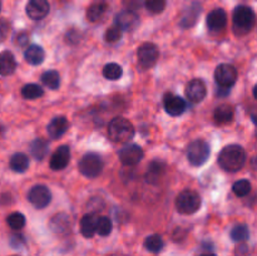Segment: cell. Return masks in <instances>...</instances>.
I'll return each instance as SVG.
<instances>
[{
	"label": "cell",
	"mask_w": 257,
	"mask_h": 256,
	"mask_svg": "<svg viewBox=\"0 0 257 256\" xmlns=\"http://www.w3.org/2000/svg\"><path fill=\"white\" fill-rule=\"evenodd\" d=\"M245 162L246 152L238 145L226 146L218 155V163L227 172H237L245 166Z\"/></svg>",
	"instance_id": "1"
},
{
	"label": "cell",
	"mask_w": 257,
	"mask_h": 256,
	"mask_svg": "<svg viewBox=\"0 0 257 256\" xmlns=\"http://www.w3.org/2000/svg\"><path fill=\"white\" fill-rule=\"evenodd\" d=\"M256 14L251 8L246 5H240L233 10L232 29L237 37H243L248 34L255 27Z\"/></svg>",
	"instance_id": "2"
},
{
	"label": "cell",
	"mask_w": 257,
	"mask_h": 256,
	"mask_svg": "<svg viewBox=\"0 0 257 256\" xmlns=\"http://www.w3.org/2000/svg\"><path fill=\"white\" fill-rule=\"evenodd\" d=\"M108 136L113 142H130L135 137V127L127 118L115 117L108 125Z\"/></svg>",
	"instance_id": "3"
},
{
	"label": "cell",
	"mask_w": 257,
	"mask_h": 256,
	"mask_svg": "<svg viewBox=\"0 0 257 256\" xmlns=\"http://www.w3.org/2000/svg\"><path fill=\"white\" fill-rule=\"evenodd\" d=\"M78 168L83 176L88 178H95L102 173L103 160L98 153L88 152L78 162Z\"/></svg>",
	"instance_id": "4"
},
{
	"label": "cell",
	"mask_w": 257,
	"mask_h": 256,
	"mask_svg": "<svg viewBox=\"0 0 257 256\" xmlns=\"http://www.w3.org/2000/svg\"><path fill=\"white\" fill-rule=\"evenodd\" d=\"M201 207V197L192 190H185L176 198V208L182 215H192Z\"/></svg>",
	"instance_id": "5"
},
{
	"label": "cell",
	"mask_w": 257,
	"mask_h": 256,
	"mask_svg": "<svg viewBox=\"0 0 257 256\" xmlns=\"http://www.w3.org/2000/svg\"><path fill=\"white\" fill-rule=\"evenodd\" d=\"M211 148L206 141L196 140L192 143H190L187 148V158L190 163L196 167L205 165L207 160L210 158Z\"/></svg>",
	"instance_id": "6"
},
{
	"label": "cell",
	"mask_w": 257,
	"mask_h": 256,
	"mask_svg": "<svg viewBox=\"0 0 257 256\" xmlns=\"http://www.w3.org/2000/svg\"><path fill=\"white\" fill-rule=\"evenodd\" d=\"M158 57H160V52H158V48L153 43H145L137 50L138 64L143 69L152 68L157 63Z\"/></svg>",
	"instance_id": "7"
},
{
	"label": "cell",
	"mask_w": 257,
	"mask_h": 256,
	"mask_svg": "<svg viewBox=\"0 0 257 256\" xmlns=\"http://www.w3.org/2000/svg\"><path fill=\"white\" fill-rule=\"evenodd\" d=\"M143 156V150L138 145L135 143H128V145L123 146L120 148V151L118 152V157L119 161L124 166H136L142 161Z\"/></svg>",
	"instance_id": "8"
},
{
	"label": "cell",
	"mask_w": 257,
	"mask_h": 256,
	"mask_svg": "<svg viewBox=\"0 0 257 256\" xmlns=\"http://www.w3.org/2000/svg\"><path fill=\"white\" fill-rule=\"evenodd\" d=\"M28 200L35 208H44L52 201V193L50 190L44 185H37L30 188L28 193Z\"/></svg>",
	"instance_id": "9"
},
{
	"label": "cell",
	"mask_w": 257,
	"mask_h": 256,
	"mask_svg": "<svg viewBox=\"0 0 257 256\" xmlns=\"http://www.w3.org/2000/svg\"><path fill=\"white\" fill-rule=\"evenodd\" d=\"M215 79L220 87L231 88L237 80V70L231 64H220L215 70Z\"/></svg>",
	"instance_id": "10"
},
{
	"label": "cell",
	"mask_w": 257,
	"mask_h": 256,
	"mask_svg": "<svg viewBox=\"0 0 257 256\" xmlns=\"http://www.w3.org/2000/svg\"><path fill=\"white\" fill-rule=\"evenodd\" d=\"M163 103H165L166 112L172 117H178V115L183 114L185 110L187 109V102L180 95H175L172 93L166 94Z\"/></svg>",
	"instance_id": "11"
},
{
	"label": "cell",
	"mask_w": 257,
	"mask_h": 256,
	"mask_svg": "<svg viewBox=\"0 0 257 256\" xmlns=\"http://www.w3.org/2000/svg\"><path fill=\"white\" fill-rule=\"evenodd\" d=\"M48 0H29L27 4V15L33 20H42L49 13Z\"/></svg>",
	"instance_id": "12"
},
{
	"label": "cell",
	"mask_w": 257,
	"mask_h": 256,
	"mask_svg": "<svg viewBox=\"0 0 257 256\" xmlns=\"http://www.w3.org/2000/svg\"><path fill=\"white\" fill-rule=\"evenodd\" d=\"M207 94L205 83L201 79H193L186 87V97L192 103H200L205 99Z\"/></svg>",
	"instance_id": "13"
},
{
	"label": "cell",
	"mask_w": 257,
	"mask_h": 256,
	"mask_svg": "<svg viewBox=\"0 0 257 256\" xmlns=\"http://www.w3.org/2000/svg\"><path fill=\"white\" fill-rule=\"evenodd\" d=\"M70 161V148L68 146H60L50 158L49 166L53 171H62Z\"/></svg>",
	"instance_id": "14"
},
{
	"label": "cell",
	"mask_w": 257,
	"mask_h": 256,
	"mask_svg": "<svg viewBox=\"0 0 257 256\" xmlns=\"http://www.w3.org/2000/svg\"><path fill=\"white\" fill-rule=\"evenodd\" d=\"M227 24V14L223 9H215L207 15V28L210 32L218 33Z\"/></svg>",
	"instance_id": "15"
},
{
	"label": "cell",
	"mask_w": 257,
	"mask_h": 256,
	"mask_svg": "<svg viewBox=\"0 0 257 256\" xmlns=\"http://www.w3.org/2000/svg\"><path fill=\"white\" fill-rule=\"evenodd\" d=\"M115 24L122 30H133L140 24V18L133 10H124L117 15Z\"/></svg>",
	"instance_id": "16"
},
{
	"label": "cell",
	"mask_w": 257,
	"mask_h": 256,
	"mask_svg": "<svg viewBox=\"0 0 257 256\" xmlns=\"http://www.w3.org/2000/svg\"><path fill=\"white\" fill-rule=\"evenodd\" d=\"M69 128V122L65 117H54L48 124V135L52 140H58L62 137Z\"/></svg>",
	"instance_id": "17"
},
{
	"label": "cell",
	"mask_w": 257,
	"mask_h": 256,
	"mask_svg": "<svg viewBox=\"0 0 257 256\" xmlns=\"http://www.w3.org/2000/svg\"><path fill=\"white\" fill-rule=\"evenodd\" d=\"M166 172V165L161 161H152L146 172V181L151 185H157Z\"/></svg>",
	"instance_id": "18"
},
{
	"label": "cell",
	"mask_w": 257,
	"mask_h": 256,
	"mask_svg": "<svg viewBox=\"0 0 257 256\" xmlns=\"http://www.w3.org/2000/svg\"><path fill=\"white\" fill-rule=\"evenodd\" d=\"M97 222L98 217L93 213H87V215L83 216V218L80 220V232L84 237L90 238L94 236V233L97 232Z\"/></svg>",
	"instance_id": "19"
},
{
	"label": "cell",
	"mask_w": 257,
	"mask_h": 256,
	"mask_svg": "<svg viewBox=\"0 0 257 256\" xmlns=\"http://www.w3.org/2000/svg\"><path fill=\"white\" fill-rule=\"evenodd\" d=\"M17 69V60L12 52L0 53V75H10Z\"/></svg>",
	"instance_id": "20"
},
{
	"label": "cell",
	"mask_w": 257,
	"mask_h": 256,
	"mask_svg": "<svg viewBox=\"0 0 257 256\" xmlns=\"http://www.w3.org/2000/svg\"><path fill=\"white\" fill-rule=\"evenodd\" d=\"M233 115H235V110H233L232 105L230 104H221L218 105L213 113V118L215 122L218 124H227V123L232 122Z\"/></svg>",
	"instance_id": "21"
},
{
	"label": "cell",
	"mask_w": 257,
	"mask_h": 256,
	"mask_svg": "<svg viewBox=\"0 0 257 256\" xmlns=\"http://www.w3.org/2000/svg\"><path fill=\"white\" fill-rule=\"evenodd\" d=\"M25 60L32 65H39L44 62L45 52L39 45H30L24 53Z\"/></svg>",
	"instance_id": "22"
},
{
	"label": "cell",
	"mask_w": 257,
	"mask_h": 256,
	"mask_svg": "<svg viewBox=\"0 0 257 256\" xmlns=\"http://www.w3.org/2000/svg\"><path fill=\"white\" fill-rule=\"evenodd\" d=\"M201 14V7L197 3H193L191 7H188V9L186 10L185 14L182 15V19H181L180 24L182 28H191L196 24L197 22V18Z\"/></svg>",
	"instance_id": "23"
},
{
	"label": "cell",
	"mask_w": 257,
	"mask_h": 256,
	"mask_svg": "<svg viewBox=\"0 0 257 256\" xmlns=\"http://www.w3.org/2000/svg\"><path fill=\"white\" fill-rule=\"evenodd\" d=\"M49 152V145L43 138H35L30 143V153L37 161H43Z\"/></svg>",
	"instance_id": "24"
},
{
	"label": "cell",
	"mask_w": 257,
	"mask_h": 256,
	"mask_svg": "<svg viewBox=\"0 0 257 256\" xmlns=\"http://www.w3.org/2000/svg\"><path fill=\"white\" fill-rule=\"evenodd\" d=\"M10 168L14 172L23 173L29 168V158L24 153H15L13 157L10 158Z\"/></svg>",
	"instance_id": "25"
},
{
	"label": "cell",
	"mask_w": 257,
	"mask_h": 256,
	"mask_svg": "<svg viewBox=\"0 0 257 256\" xmlns=\"http://www.w3.org/2000/svg\"><path fill=\"white\" fill-rule=\"evenodd\" d=\"M107 3L104 2H100V3H95V4L90 5L87 10V18L89 22L94 23L97 20H99L100 18L104 15V13L107 12Z\"/></svg>",
	"instance_id": "26"
},
{
	"label": "cell",
	"mask_w": 257,
	"mask_h": 256,
	"mask_svg": "<svg viewBox=\"0 0 257 256\" xmlns=\"http://www.w3.org/2000/svg\"><path fill=\"white\" fill-rule=\"evenodd\" d=\"M42 82L49 89H58L60 85V75L57 70H48L42 75Z\"/></svg>",
	"instance_id": "27"
},
{
	"label": "cell",
	"mask_w": 257,
	"mask_h": 256,
	"mask_svg": "<svg viewBox=\"0 0 257 256\" xmlns=\"http://www.w3.org/2000/svg\"><path fill=\"white\" fill-rule=\"evenodd\" d=\"M44 94V90L40 85L34 84V83H30V84H25L22 88V95L25 99H37L40 98Z\"/></svg>",
	"instance_id": "28"
},
{
	"label": "cell",
	"mask_w": 257,
	"mask_h": 256,
	"mask_svg": "<svg viewBox=\"0 0 257 256\" xmlns=\"http://www.w3.org/2000/svg\"><path fill=\"white\" fill-rule=\"evenodd\" d=\"M123 69L117 63H109L103 68V75L109 80H117L122 77Z\"/></svg>",
	"instance_id": "29"
},
{
	"label": "cell",
	"mask_w": 257,
	"mask_h": 256,
	"mask_svg": "<svg viewBox=\"0 0 257 256\" xmlns=\"http://www.w3.org/2000/svg\"><path fill=\"white\" fill-rule=\"evenodd\" d=\"M145 247L151 252H160L163 248V240L160 235H151L145 240Z\"/></svg>",
	"instance_id": "30"
},
{
	"label": "cell",
	"mask_w": 257,
	"mask_h": 256,
	"mask_svg": "<svg viewBox=\"0 0 257 256\" xmlns=\"http://www.w3.org/2000/svg\"><path fill=\"white\" fill-rule=\"evenodd\" d=\"M250 236L248 228L246 225H236L235 227L231 230V238L236 242H243L246 241Z\"/></svg>",
	"instance_id": "31"
},
{
	"label": "cell",
	"mask_w": 257,
	"mask_h": 256,
	"mask_svg": "<svg viewBox=\"0 0 257 256\" xmlns=\"http://www.w3.org/2000/svg\"><path fill=\"white\" fill-rule=\"evenodd\" d=\"M53 230L55 232H62V231L67 230L69 227V217L64 213H60V215H57L52 220V223H50Z\"/></svg>",
	"instance_id": "32"
},
{
	"label": "cell",
	"mask_w": 257,
	"mask_h": 256,
	"mask_svg": "<svg viewBox=\"0 0 257 256\" xmlns=\"http://www.w3.org/2000/svg\"><path fill=\"white\" fill-rule=\"evenodd\" d=\"M7 222L13 230H20L25 226V216L20 212H13L8 216Z\"/></svg>",
	"instance_id": "33"
},
{
	"label": "cell",
	"mask_w": 257,
	"mask_h": 256,
	"mask_svg": "<svg viewBox=\"0 0 257 256\" xmlns=\"http://www.w3.org/2000/svg\"><path fill=\"white\" fill-rule=\"evenodd\" d=\"M112 221L107 216H100L98 217L97 222V233H99L100 236H108L112 232Z\"/></svg>",
	"instance_id": "34"
},
{
	"label": "cell",
	"mask_w": 257,
	"mask_h": 256,
	"mask_svg": "<svg viewBox=\"0 0 257 256\" xmlns=\"http://www.w3.org/2000/svg\"><path fill=\"white\" fill-rule=\"evenodd\" d=\"M232 191L237 197H245V196H247L251 191L250 181L247 180L237 181V182H235V185H233Z\"/></svg>",
	"instance_id": "35"
},
{
	"label": "cell",
	"mask_w": 257,
	"mask_h": 256,
	"mask_svg": "<svg viewBox=\"0 0 257 256\" xmlns=\"http://www.w3.org/2000/svg\"><path fill=\"white\" fill-rule=\"evenodd\" d=\"M146 8L152 14H160L165 10L166 0H146Z\"/></svg>",
	"instance_id": "36"
},
{
	"label": "cell",
	"mask_w": 257,
	"mask_h": 256,
	"mask_svg": "<svg viewBox=\"0 0 257 256\" xmlns=\"http://www.w3.org/2000/svg\"><path fill=\"white\" fill-rule=\"evenodd\" d=\"M122 32L123 30L120 29L117 24L113 25V27H110L109 29L105 32V40H107L108 43L118 42V40L122 38Z\"/></svg>",
	"instance_id": "37"
},
{
	"label": "cell",
	"mask_w": 257,
	"mask_h": 256,
	"mask_svg": "<svg viewBox=\"0 0 257 256\" xmlns=\"http://www.w3.org/2000/svg\"><path fill=\"white\" fill-rule=\"evenodd\" d=\"M24 242L25 240L22 235H14L12 236V238H10V245L15 248H19L20 246L24 245Z\"/></svg>",
	"instance_id": "38"
},
{
	"label": "cell",
	"mask_w": 257,
	"mask_h": 256,
	"mask_svg": "<svg viewBox=\"0 0 257 256\" xmlns=\"http://www.w3.org/2000/svg\"><path fill=\"white\" fill-rule=\"evenodd\" d=\"M8 33H9V24L5 20L0 19V42L5 40Z\"/></svg>",
	"instance_id": "39"
},
{
	"label": "cell",
	"mask_w": 257,
	"mask_h": 256,
	"mask_svg": "<svg viewBox=\"0 0 257 256\" xmlns=\"http://www.w3.org/2000/svg\"><path fill=\"white\" fill-rule=\"evenodd\" d=\"M145 0H124V5L131 9H138L143 4Z\"/></svg>",
	"instance_id": "40"
},
{
	"label": "cell",
	"mask_w": 257,
	"mask_h": 256,
	"mask_svg": "<svg viewBox=\"0 0 257 256\" xmlns=\"http://www.w3.org/2000/svg\"><path fill=\"white\" fill-rule=\"evenodd\" d=\"M248 253V247L245 243H241L240 246H237L236 248V256H246Z\"/></svg>",
	"instance_id": "41"
},
{
	"label": "cell",
	"mask_w": 257,
	"mask_h": 256,
	"mask_svg": "<svg viewBox=\"0 0 257 256\" xmlns=\"http://www.w3.org/2000/svg\"><path fill=\"white\" fill-rule=\"evenodd\" d=\"M18 43H19V45H25L28 43V37L27 34H20L19 37H18Z\"/></svg>",
	"instance_id": "42"
},
{
	"label": "cell",
	"mask_w": 257,
	"mask_h": 256,
	"mask_svg": "<svg viewBox=\"0 0 257 256\" xmlns=\"http://www.w3.org/2000/svg\"><path fill=\"white\" fill-rule=\"evenodd\" d=\"M251 165H252V167L255 168V170H257V156H255V157L252 158V162H251Z\"/></svg>",
	"instance_id": "43"
},
{
	"label": "cell",
	"mask_w": 257,
	"mask_h": 256,
	"mask_svg": "<svg viewBox=\"0 0 257 256\" xmlns=\"http://www.w3.org/2000/svg\"><path fill=\"white\" fill-rule=\"evenodd\" d=\"M253 97H255L257 99V84L255 85V87H253Z\"/></svg>",
	"instance_id": "44"
},
{
	"label": "cell",
	"mask_w": 257,
	"mask_h": 256,
	"mask_svg": "<svg viewBox=\"0 0 257 256\" xmlns=\"http://www.w3.org/2000/svg\"><path fill=\"white\" fill-rule=\"evenodd\" d=\"M201 256H216V255H213V253H203V255Z\"/></svg>",
	"instance_id": "45"
},
{
	"label": "cell",
	"mask_w": 257,
	"mask_h": 256,
	"mask_svg": "<svg viewBox=\"0 0 257 256\" xmlns=\"http://www.w3.org/2000/svg\"><path fill=\"white\" fill-rule=\"evenodd\" d=\"M0 10H2V0H0Z\"/></svg>",
	"instance_id": "46"
},
{
	"label": "cell",
	"mask_w": 257,
	"mask_h": 256,
	"mask_svg": "<svg viewBox=\"0 0 257 256\" xmlns=\"http://www.w3.org/2000/svg\"><path fill=\"white\" fill-rule=\"evenodd\" d=\"M256 138H257V128H256Z\"/></svg>",
	"instance_id": "47"
}]
</instances>
